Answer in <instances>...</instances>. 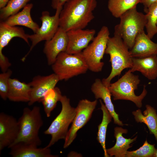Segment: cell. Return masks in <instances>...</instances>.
Wrapping results in <instances>:
<instances>
[{"label":"cell","instance_id":"cell-17","mask_svg":"<svg viewBox=\"0 0 157 157\" xmlns=\"http://www.w3.org/2000/svg\"><path fill=\"white\" fill-rule=\"evenodd\" d=\"M144 31L136 37L129 50L132 58H142L157 54V43L153 42Z\"/></svg>","mask_w":157,"mask_h":157},{"label":"cell","instance_id":"cell-11","mask_svg":"<svg viewBox=\"0 0 157 157\" xmlns=\"http://www.w3.org/2000/svg\"><path fill=\"white\" fill-rule=\"evenodd\" d=\"M28 35L25 33L22 27L10 26L6 23L4 21H0V66L1 67H6L10 64L8 58L3 53V49L15 37H19L22 39L29 45Z\"/></svg>","mask_w":157,"mask_h":157},{"label":"cell","instance_id":"cell-30","mask_svg":"<svg viewBox=\"0 0 157 157\" xmlns=\"http://www.w3.org/2000/svg\"><path fill=\"white\" fill-rule=\"evenodd\" d=\"M12 71L10 69L0 74V96L3 100L8 99L9 88V80L12 74Z\"/></svg>","mask_w":157,"mask_h":157},{"label":"cell","instance_id":"cell-34","mask_svg":"<svg viewBox=\"0 0 157 157\" xmlns=\"http://www.w3.org/2000/svg\"><path fill=\"white\" fill-rule=\"evenodd\" d=\"M153 157H157V149H156L155 152L153 156Z\"/></svg>","mask_w":157,"mask_h":157},{"label":"cell","instance_id":"cell-21","mask_svg":"<svg viewBox=\"0 0 157 157\" xmlns=\"http://www.w3.org/2000/svg\"><path fill=\"white\" fill-rule=\"evenodd\" d=\"M114 130L116 142L113 147L106 149L107 153L110 157H125L128 149L132 147L131 144L136 140L137 137L133 139L124 138L122 134L127 133L128 130L121 127H116Z\"/></svg>","mask_w":157,"mask_h":157},{"label":"cell","instance_id":"cell-16","mask_svg":"<svg viewBox=\"0 0 157 157\" xmlns=\"http://www.w3.org/2000/svg\"><path fill=\"white\" fill-rule=\"evenodd\" d=\"M33 144L19 142L11 146L9 148V154L13 157H57L51 154L49 148H43Z\"/></svg>","mask_w":157,"mask_h":157},{"label":"cell","instance_id":"cell-36","mask_svg":"<svg viewBox=\"0 0 157 157\" xmlns=\"http://www.w3.org/2000/svg\"></svg>","mask_w":157,"mask_h":157},{"label":"cell","instance_id":"cell-28","mask_svg":"<svg viewBox=\"0 0 157 157\" xmlns=\"http://www.w3.org/2000/svg\"><path fill=\"white\" fill-rule=\"evenodd\" d=\"M146 13L147 22L145 28L147 34L151 39L157 33V1L150 6Z\"/></svg>","mask_w":157,"mask_h":157},{"label":"cell","instance_id":"cell-6","mask_svg":"<svg viewBox=\"0 0 157 157\" xmlns=\"http://www.w3.org/2000/svg\"><path fill=\"white\" fill-rule=\"evenodd\" d=\"M51 66L54 73L58 76L60 81L67 80L85 73L88 69L82 52L74 54L62 52Z\"/></svg>","mask_w":157,"mask_h":157},{"label":"cell","instance_id":"cell-9","mask_svg":"<svg viewBox=\"0 0 157 157\" xmlns=\"http://www.w3.org/2000/svg\"><path fill=\"white\" fill-rule=\"evenodd\" d=\"M62 8L56 10L54 15L51 16L47 11H43L40 19L42 25L37 32L29 35L28 38L31 42L30 49L22 59L24 61L33 48L40 42L51 39L54 35L59 27V15Z\"/></svg>","mask_w":157,"mask_h":157},{"label":"cell","instance_id":"cell-22","mask_svg":"<svg viewBox=\"0 0 157 157\" xmlns=\"http://www.w3.org/2000/svg\"><path fill=\"white\" fill-rule=\"evenodd\" d=\"M31 88L29 83L22 82L15 78H10L8 99L14 102H28Z\"/></svg>","mask_w":157,"mask_h":157},{"label":"cell","instance_id":"cell-14","mask_svg":"<svg viewBox=\"0 0 157 157\" xmlns=\"http://www.w3.org/2000/svg\"><path fill=\"white\" fill-rule=\"evenodd\" d=\"M68 44L66 52L74 54L81 52L94 38L96 31L94 29L72 30L67 32Z\"/></svg>","mask_w":157,"mask_h":157},{"label":"cell","instance_id":"cell-26","mask_svg":"<svg viewBox=\"0 0 157 157\" xmlns=\"http://www.w3.org/2000/svg\"><path fill=\"white\" fill-rule=\"evenodd\" d=\"M62 95L60 89L58 87L51 89L44 94L41 100L44 112L47 117L51 116L52 111L56 107Z\"/></svg>","mask_w":157,"mask_h":157},{"label":"cell","instance_id":"cell-32","mask_svg":"<svg viewBox=\"0 0 157 157\" xmlns=\"http://www.w3.org/2000/svg\"><path fill=\"white\" fill-rule=\"evenodd\" d=\"M157 0H140V3L143 4L144 7V11L146 13L148 8Z\"/></svg>","mask_w":157,"mask_h":157},{"label":"cell","instance_id":"cell-29","mask_svg":"<svg viewBox=\"0 0 157 157\" xmlns=\"http://www.w3.org/2000/svg\"><path fill=\"white\" fill-rule=\"evenodd\" d=\"M154 145L148 143L146 139L143 145L138 149L127 151L125 157H153L156 150Z\"/></svg>","mask_w":157,"mask_h":157},{"label":"cell","instance_id":"cell-25","mask_svg":"<svg viewBox=\"0 0 157 157\" xmlns=\"http://www.w3.org/2000/svg\"><path fill=\"white\" fill-rule=\"evenodd\" d=\"M140 0H108V8L112 15L119 17L128 10L136 7Z\"/></svg>","mask_w":157,"mask_h":157},{"label":"cell","instance_id":"cell-33","mask_svg":"<svg viewBox=\"0 0 157 157\" xmlns=\"http://www.w3.org/2000/svg\"><path fill=\"white\" fill-rule=\"evenodd\" d=\"M10 0H0V9L5 6Z\"/></svg>","mask_w":157,"mask_h":157},{"label":"cell","instance_id":"cell-35","mask_svg":"<svg viewBox=\"0 0 157 157\" xmlns=\"http://www.w3.org/2000/svg\"><path fill=\"white\" fill-rule=\"evenodd\" d=\"M156 27H157V23H156Z\"/></svg>","mask_w":157,"mask_h":157},{"label":"cell","instance_id":"cell-18","mask_svg":"<svg viewBox=\"0 0 157 157\" xmlns=\"http://www.w3.org/2000/svg\"><path fill=\"white\" fill-rule=\"evenodd\" d=\"M91 90L96 99H101L112 115L114 123L119 126L124 125L119 117V115L116 113L111 99V94L108 88L99 78L95 79L91 87Z\"/></svg>","mask_w":157,"mask_h":157},{"label":"cell","instance_id":"cell-5","mask_svg":"<svg viewBox=\"0 0 157 157\" xmlns=\"http://www.w3.org/2000/svg\"><path fill=\"white\" fill-rule=\"evenodd\" d=\"M140 82L138 76L134 74L129 69L116 82L111 83L108 88L114 100L130 101L140 108L147 91L144 85L141 94L139 96L135 94V91L138 89Z\"/></svg>","mask_w":157,"mask_h":157},{"label":"cell","instance_id":"cell-12","mask_svg":"<svg viewBox=\"0 0 157 157\" xmlns=\"http://www.w3.org/2000/svg\"><path fill=\"white\" fill-rule=\"evenodd\" d=\"M18 121L13 116L3 112L0 113V154L15 141L19 133Z\"/></svg>","mask_w":157,"mask_h":157},{"label":"cell","instance_id":"cell-31","mask_svg":"<svg viewBox=\"0 0 157 157\" xmlns=\"http://www.w3.org/2000/svg\"><path fill=\"white\" fill-rule=\"evenodd\" d=\"M68 0H51V6L54 9L62 8Z\"/></svg>","mask_w":157,"mask_h":157},{"label":"cell","instance_id":"cell-15","mask_svg":"<svg viewBox=\"0 0 157 157\" xmlns=\"http://www.w3.org/2000/svg\"><path fill=\"white\" fill-rule=\"evenodd\" d=\"M68 44L67 32L59 27L53 36L45 43L43 51L48 65H51L60 53L66 52Z\"/></svg>","mask_w":157,"mask_h":157},{"label":"cell","instance_id":"cell-24","mask_svg":"<svg viewBox=\"0 0 157 157\" xmlns=\"http://www.w3.org/2000/svg\"><path fill=\"white\" fill-rule=\"evenodd\" d=\"M101 107L100 109L103 113V118L101 123L98 126L97 139L101 145L104 151V156L109 157L105 145V141L107 126L111 121L113 117L101 100H99Z\"/></svg>","mask_w":157,"mask_h":157},{"label":"cell","instance_id":"cell-7","mask_svg":"<svg viewBox=\"0 0 157 157\" xmlns=\"http://www.w3.org/2000/svg\"><path fill=\"white\" fill-rule=\"evenodd\" d=\"M59 101L62 106L61 111L44 132L45 134L51 136L47 147L50 148L60 140L65 139L69 126L76 114V108L71 106L69 99L66 96L62 95Z\"/></svg>","mask_w":157,"mask_h":157},{"label":"cell","instance_id":"cell-8","mask_svg":"<svg viewBox=\"0 0 157 157\" xmlns=\"http://www.w3.org/2000/svg\"><path fill=\"white\" fill-rule=\"evenodd\" d=\"M110 34L108 27L103 26L91 43L82 51L88 69L92 72H98L102 69L104 63L101 60L105 53Z\"/></svg>","mask_w":157,"mask_h":157},{"label":"cell","instance_id":"cell-27","mask_svg":"<svg viewBox=\"0 0 157 157\" xmlns=\"http://www.w3.org/2000/svg\"><path fill=\"white\" fill-rule=\"evenodd\" d=\"M30 0H10L6 6L0 9V21H4L10 16L19 12Z\"/></svg>","mask_w":157,"mask_h":157},{"label":"cell","instance_id":"cell-2","mask_svg":"<svg viewBox=\"0 0 157 157\" xmlns=\"http://www.w3.org/2000/svg\"><path fill=\"white\" fill-rule=\"evenodd\" d=\"M105 53L110 56L112 69L108 76L103 79L102 81L108 87L114 78L119 76L124 69L131 68L133 58L129 48L122 39L115 35L109 38Z\"/></svg>","mask_w":157,"mask_h":157},{"label":"cell","instance_id":"cell-4","mask_svg":"<svg viewBox=\"0 0 157 157\" xmlns=\"http://www.w3.org/2000/svg\"><path fill=\"white\" fill-rule=\"evenodd\" d=\"M119 18V23L115 26L114 35L120 37L130 50L138 35L144 31L147 22L146 15L138 11L136 6L126 12Z\"/></svg>","mask_w":157,"mask_h":157},{"label":"cell","instance_id":"cell-3","mask_svg":"<svg viewBox=\"0 0 157 157\" xmlns=\"http://www.w3.org/2000/svg\"><path fill=\"white\" fill-rule=\"evenodd\" d=\"M18 121L19 126L18 135L8 148L19 142L37 146L41 145L42 141L39 136V133L43 122L40 107L35 106L32 109L28 107L24 108L22 114Z\"/></svg>","mask_w":157,"mask_h":157},{"label":"cell","instance_id":"cell-1","mask_svg":"<svg viewBox=\"0 0 157 157\" xmlns=\"http://www.w3.org/2000/svg\"><path fill=\"white\" fill-rule=\"evenodd\" d=\"M97 0H68L59 15V27L66 32L85 28L94 18Z\"/></svg>","mask_w":157,"mask_h":157},{"label":"cell","instance_id":"cell-13","mask_svg":"<svg viewBox=\"0 0 157 157\" xmlns=\"http://www.w3.org/2000/svg\"><path fill=\"white\" fill-rule=\"evenodd\" d=\"M59 81L58 77L54 73L47 76L39 75L34 77L29 83L31 91L28 105L31 106L36 102H40L45 92L54 88Z\"/></svg>","mask_w":157,"mask_h":157},{"label":"cell","instance_id":"cell-23","mask_svg":"<svg viewBox=\"0 0 157 157\" xmlns=\"http://www.w3.org/2000/svg\"><path fill=\"white\" fill-rule=\"evenodd\" d=\"M145 107L143 114L140 109L132 113L137 122L143 123L147 126L150 134L154 135L157 142V114L155 109L150 105L147 104Z\"/></svg>","mask_w":157,"mask_h":157},{"label":"cell","instance_id":"cell-19","mask_svg":"<svg viewBox=\"0 0 157 157\" xmlns=\"http://www.w3.org/2000/svg\"><path fill=\"white\" fill-rule=\"evenodd\" d=\"M132 61V66L130 69L131 72L139 71L150 80L157 78V54L142 58H133Z\"/></svg>","mask_w":157,"mask_h":157},{"label":"cell","instance_id":"cell-10","mask_svg":"<svg viewBox=\"0 0 157 157\" xmlns=\"http://www.w3.org/2000/svg\"><path fill=\"white\" fill-rule=\"evenodd\" d=\"M97 103V99L91 101L82 99L76 108V114L72 126L66 135L63 148L68 147L76 137L77 131L82 128L90 119Z\"/></svg>","mask_w":157,"mask_h":157},{"label":"cell","instance_id":"cell-20","mask_svg":"<svg viewBox=\"0 0 157 157\" xmlns=\"http://www.w3.org/2000/svg\"><path fill=\"white\" fill-rule=\"evenodd\" d=\"M33 6L32 3H28L22 11L10 16L3 21L11 26L18 25L25 26L29 28L35 33L40 27L33 21L31 17V12Z\"/></svg>","mask_w":157,"mask_h":157}]
</instances>
